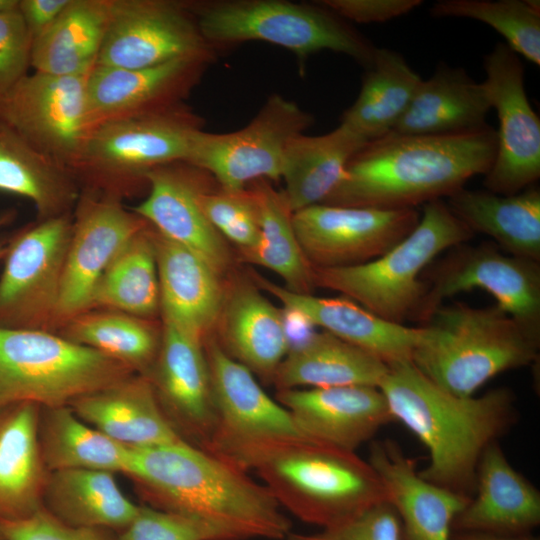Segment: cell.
Instances as JSON below:
<instances>
[{"instance_id":"cell-1","label":"cell","mask_w":540,"mask_h":540,"mask_svg":"<svg viewBox=\"0 0 540 540\" xmlns=\"http://www.w3.org/2000/svg\"><path fill=\"white\" fill-rule=\"evenodd\" d=\"M391 416L427 448L426 481L472 497L485 449L519 419L517 398L506 387L481 396L454 395L427 378L412 362L389 366L379 386Z\"/></svg>"},{"instance_id":"cell-2","label":"cell","mask_w":540,"mask_h":540,"mask_svg":"<svg viewBox=\"0 0 540 540\" xmlns=\"http://www.w3.org/2000/svg\"><path fill=\"white\" fill-rule=\"evenodd\" d=\"M496 152L489 125L461 134L390 132L369 140L351 157L344 178L323 204L383 210L415 209L449 197L485 175Z\"/></svg>"},{"instance_id":"cell-3","label":"cell","mask_w":540,"mask_h":540,"mask_svg":"<svg viewBox=\"0 0 540 540\" xmlns=\"http://www.w3.org/2000/svg\"><path fill=\"white\" fill-rule=\"evenodd\" d=\"M125 475L153 508L225 526L245 540H282L290 533L264 485L187 441L130 448Z\"/></svg>"},{"instance_id":"cell-4","label":"cell","mask_w":540,"mask_h":540,"mask_svg":"<svg viewBox=\"0 0 540 540\" xmlns=\"http://www.w3.org/2000/svg\"><path fill=\"white\" fill-rule=\"evenodd\" d=\"M413 365L442 389L462 397L498 374L534 364L540 339L497 304L440 305L421 325Z\"/></svg>"},{"instance_id":"cell-5","label":"cell","mask_w":540,"mask_h":540,"mask_svg":"<svg viewBox=\"0 0 540 540\" xmlns=\"http://www.w3.org/2000/svg\"><path fill=\"white\" fill-rule=\"evenodd\" d=\"M253 470L281 508L321 529L344 524L389 501L382 479L369 462L355 452L310 440L274 449Z\"/></svg>"},{"instance_id":"cell-6","label":"cell","mask_w":540,"mask_h":540,"mask_svg":"<svg viewBox=\"0 0 540 540\" xmlns=\"http://www.w3.org/2000/svg\"><path fill=\"white\" fill-rule=\"evenodd\" d=\"M474 233L437 199L423 205L417 226L382 256L354 266L313 268L314 286L341 293L378 317L404 324L416 321L427 285L424 270L440 253Z\"/></svg>"},{"instance_id":"cell-7","label":"cell","mask_w":540,"mask_h":540,"mask_svg":"<svg viewBox=\"0 0 540 540\" xmlns=\"http://www.w3.org/2000/svg\"><path fill=\"white\" fill-rule=\"evenodd\" d=\"M187 5L203 37L216 50L264 41L295 54L301 70L310 55L322 50L345 54L368 67L377 48L317 1L213 0Z\"/></svg>"},{"instance_id":"cell-8","label":"cell","mask_w":540,"mask_h":540,"mask_svg":"<svg viewBox=\"0 0 540 540\" xmlns=\"http://www.w3.org/2000/svg\"><path fill=\"white\" fill-rule=\"evenodd\" d=\"M132 374L58 332L0 327V410L24 402L69 406Z\"/></svg>"},{"instance_id":"cell-9","label":"cell","mask_w":540,"mask_h":540,"mask_svg":"<svg viewBox=\"0 0 540 540\" xmlns=\"http://www.w3.org/2000/svg\"><path fill=\"white\" fill-rule=\"evenodd\" d=\"M202 120L185 103L91 128L71 170L85 188L122 198L153 169L185 162Z\"/></svg>"},{"instance_id":"cell-10","label":"cell","mask_w":540,"mask_h":540,"mask_svg":"<svg viewBox=\"0 0 540 540\" xmlns=\"http://www.w3.org/2000/svg\"><path fill=\"white\" fill-rule=\"evenodd\" d=\"M204 350L216 422L202 449L247 472L274 449L308 440L290 412L273 400L253 373L230 357L217 340L208 337Z\"/></svg>"},{"instance_id":"cell-11","label":"cell","mask_w":540,"mask_h":540,"mask_svg":"<svg viewBox=\"0 0 540 540\" xmlns=\"http://www.w3.org/2000/svg\"><path fill=\"white\" fill-rule=\"evenodd\" d=\"M313 124V116L292 100L271 95L242 129L198 130L185 162L209 173L219 187L240 191L257 180L282 179L289 142Z\"/></svg>"},{"instance_id":"cell-12","label":"cell","mask_w":540,"mask_h":540,"mask_svg":"<svg viewBox=\"0 0 540 540\" xmlns=\"http://www.w3.org/2000/svg\"><path fill=\"white\" fill-rule=\"evenodd\" d=\"M71 213L18 231L7 243L0 276V327L55 332Z\"/></svg>"},{"instance_id":"cell-13","label":"cell","mask_w":540,"mask_h":540,"mask_svg":"<svg viewBox=\"0 0 540 540\" xmlns=\"http://www.w3.org/2000/svg\"><path fill=\"white\" fill-rule=\"evenodd\" d=\"M426 293L416 321L423 324L446 298L476 288L530 335L540 339V262L503 253L495 244L463 243L429 271Z\"/></svg>"},{"instance_id":"cell-14","label":"cell","mask_w":540,"mask_h":540,"mask_svg":"<svg viewBox=\"0 0 540 540\" xmlns=\"http://www.w3.org/2000/svg\"><path fill=\"white\" fill-rule=\"evenodd\" d=\"M187 3L110 0L109 19L95 65L142 69L178 59L214 61Z\"/></svg>"},{"instance_id":"cell-15","label":"cell","mask_w":540,"mask_h":540,"mask_svg":"<svg viewBox=\"0 0 540 540\" xmlns=\"http://www.w3.org/2000/svg\"><path fill=\"white\" fill-rule=\"evenodd\" d=\"M90 70L73 75L27 74L0 96V123L71 170L89 132Z\"/></svg>"},{"instance_id":"cell-16","label":"cell","mask_w":540,"mask_h":540,"mask_svg":"<svg viewBox=\"0 0 540 540\" xmlns=\"http://www.w3.org/2000/svg\"><path fill=\"white\" fill-rule=\"evenodd\" d=\"M486 88L497 112L496 152L484 175L485 190L512 195L540 177V120L524 87L522 61L505 43L498 42L484 59Z\"/></svg>"},{"instance_id":"cell-17","label":"cell","mask_w":540,"mask_h":540,"mask_svg":"<svg viewBox=\"0 0 540 540\" xmlns=\"http://www.w3.org/2000/svg\"><path fill=\"white\" fill-rule=\"evenodd\" d=\"M419 219L416 209L383 210L323 203L292 214L297 240L313 268L372 261L411 233Z\"/></svg>"},{"instance_id":"cell-18","label":"cell","mask_w":540,"mask_h":540,"mask_svg":"<svg viewBox=\"0 0 540 540\" xmlns=\"http://www.w3.org/2000/svg\"><path fill=\"white\" fill-rule=\"evenodd\" d=\"M117 195L81 189L74 207L72 234L66 254L55 332L89 309L101 276L123 246L147 222L124 207Z\"/></svg>"},{"instance_id":"cell-19","label":"cell","mask_w":540,"mask_h":540,"mask_svg":"<svg viewBox=\"0 0 540 540\" xmlns=\"http://www.w3.org/2000/svg\"><path fill=\"white\" fill-rule=\"evenodd\" d=\"M160 349L148 377L164 415L188 443L203 448L216 415L204 343L162 322Z\"/></svg>"},{"instance_id":"cell-20","label":"cell","mask_w":540,"mask_h":540,"mask_svg":"<svg viewBox=\"0 0 540 540\" xmlns=\"http://www.w3.org/2000/svg\"><path fill=\"white\" fill-rule=\"evenodd\" d=\"M214 179L187 162H173L150 171L147 197L131 210L160 235L205 259L220 274L231 261L225 239L206 218L199 194Z\"/></svg>"},{"instance_id":"cell-21","label":"cell","mask_w":540,"mask_h":540,"mask_svg":"<svg viewBox=\"0 0 540 540\" xmlns=\"http://www.w3.org/2000/svg\"><path fill=\"white\" fill-rule=\"evenodd\" d=\"M210 63L178 59L142 69L94 65L86 88L88 129L183 104Z\"/></svg>"},{"instance_id":"cell-22","label":"cell","mask_w":540,"mask_h":540,"mask_svg":"<svg viewBox=\"0 0 540 540\" xmlns=\"http://www.w3.org/2000/svg\"><path fill=\"white\" fill-rule=\"evenodd\" d=\"M277 401L308 440L355 452L394 421L379 388L338 386L278 390Z\"/></svg>"},{"instance_id":"cell-23","label":"cell","mask_w":540,"mask_h":540,"mask_svg":"<svg viewBox=\"0 0 540 540\" xmlns=\"http://www.w3.org/2000/svg\"><path fill=\"white\" fill-rule=\"evenodd\" d=\"M400 519L402 540H452L453 522L471 497L437 486L393 440L373 441L368 461Z\"/></svg>"},{"instance_id":"cell-24","label":"cell","mask_w":540,"mask_h":540,"mask_svg":"<svg viewBox=\"0 0 540 540\" xmlns=\"http://www.w3.org/2000/svg\"><path fill=\"white\" fill-rule=\"evenodd\" d=\"M257 287L279 300L282 306L303 313L324 331L346 341L391 366L411 362L421 336V327H409L384 320L346 297H318L299 294L260 275Z\"/></svg>"},{"instance_id":"cell-25","label":"cell","mask_w":540,"mask_h":540,"mask_svg":"<svg viewBox=\"0 0 540 540\" xmlns=\"http://www.w3.org/2000/svg\"><path fill=\"white\" fill-rule=\"evenodd\" d=\"M153 238L162 322L204 343L219 320L224 302L221 274L201 256L166 239L154 228Z\"/></svg>"},{"instance_id":"cell-26","label":"cell","mask_w":540,"mask_h":540,"mask_svg":"<svg viewBox=\"0 0 540 540\" xmlns=\"http://www.w3.org/2000/svg\"><path fill=\"white\" fill-rule=\"evenodd\" d=\"M540 524V492L508 461L498 441L483 452L474 495L453 522L455 531L530 534Z\"/></svg>"},{"instance_id":"cell-27","label":"cell","mask_w":540,"mask_h":540,"mask_svg":"<svg viewBox=\"0 0 540 540\" xmlns=\"http://www.w3.org/2000/svg\"><path fill=\"white\" fill-rule=\"evenodd\" d=\"M69 406L84 422L130 448L184 440L164 415L149 378L143 375L132 374Z\"/></svg>"},{"instance_id":"cell-28","label":"cell","mask_w":540,"mask_h":540,"mask_svg":"<svg viewBox=\"0 0 540 540\" xmlns=\"http://www.w3.org/2000/svg\"><path fill=\"white\" fill-rule=\"evenodd\" d=\"M40 412L30 402L0 410V521L23 519L43 507L49 471L39 443Z\"/></svg>"},{"instance_id":"cell-29","label":"cell","mask_w":540,"mask_h":540,"mask_svg":"<svg viewBox=\"0 0 540 540\" xmlns=\"http://www.w3.org/2000/svg\"><path fill=\"white\" fill-rule=\"evenodd\" d=\"M491 104L482 83L463 68L441 64L422 80L393 132L411 135H453L486 127Z\"/></svg>"},{"instance_id":"cell-30","label":"cell","mask_w":540,"mask_h":540,"mask_svg":"<svg viewBox=\"0 0 540 540\" xmlns=\"http://www.w3.org/2000/svg\"><path fill=\"white\" fill-rule=\"evenodd\" d=\"M452 213L474 234L482 233L512 256L540 262V190L512 195L461 188L447 197Z\"/></svg>"},{"instance_id":"cell-31","label":"cell","mask_w":540,"mask_h":540,"mask_svg":"<svg viewBox=\"0 0 540 540\" xmlns=\"http://www.w3.org/2000/svg\"><path fill=\"white\" fill-rule=\"evenodd\" d=\"M219 320L225 352L272 381L288 352L281 309L253 285H239L224 297Z\"/></svg>"},{"instance_id":"cell-32","label":"cell","mask_w":540,"mask_h":540,"mask_svg":"<svg viewBox=\"0 0 540 540\" xmlns=\"http://www.w3.org/2000/svg\"><path fill=\"white\" fill-rule=\"evenodd\" d=\"M43 508L69 526L120 532L136 517L140 506L123 494L115 473L63 469L48 473Z\"/></svg>"},{"instance_id":"cell-33","label":"cell","mask_w":540,"mask_h":540,"mask_svg":"<svg viewBox=\"0 0 540 540\" xmlns=\"http://www.w3.org/2000/svg\"><path fill=\"white\" fill-rule=\"evenodd\" d=\"M389 366L374 355L323 331L287 353L272 382L278 390L299 387L379 388Z\"/></svg>"},{"instance_id":"cell-34","label":"cell","mask_w":540,"mask_h":540,"mask_svg":"<svg viewBox=\"0 0 540 540\" xmlns=\"http://www.w3.org/2000/svg\"><path fill=\"white\" fill-rule=\"evenodd\" d=\"M367 141L340 124L319 136L300 134L285 152L283 192L292 213L320 204L344 178L351 157Z\"/></svg>"},{"instance_id":"cell-35","label":"cell","mask_w":540,"mask_h":540,"mask_svg":"<svg viewBox=\"0 0 540 540\" xmlns=\"http://www.w3.org/2000/svg\"><path fill=\"white\" fill-rule=\"evenodd\" d=\"M0 191L29 199L46 219L71 213L81 189L67 166L0 123Z\"/></svg>"},{"instance_id":"cell-36","label":"cell","mask_w":540,"mask_h":540,"mask_svg":"<svg viewBox=\"0 0 540 540\" xmlns=\"http://www.w3.org/2000/svg\"><path fill=\"white\" fill-rule=\"evenodd\" d=\"M421 81L402 54L377 47L371 64L366 67L358 97L343 112L340 124L366 141L392 132Z\"/></svg>"},{"instance_id":"cell-37","label":"cell","mask_w":540,"mask_h":540,"mask_svg":"<svg viewBox=\"0 0 540 540\" xmlns=\"http://www.w3.org/2000/svg\"><path fill=\"white\" fill-rule=\"evenodd\" d=\"M109 11L110 0H70L55 22L33 39L31 66L52 75L89 71L104 39Z\"/></svg>"},{"instance_id":"cell-38","label":"cell","mask_w":540,"mask_h":540,"mask_svg":"<svg viewBox=\"0 0 540 540\" xmlns=\"http://www.w3.org/2000/svg\"><path fill=\"white\" fill-rule=\"evenodd\" d=\"M56 332L148 376L158 355L162 324L125 312L90 309L66 321Z\"/></svg>"},{"instance_id":"cell-39","label":"cell","mask_w":540,"mask_h":540,"mask_svg":"<svg viewBox=\"0 0 540 540\" xmlns=\"http://www.w3.org/2000/svg\"><path fill=\"white\" fill-rule=\"evenodd\" d=\"M38 432L49 472L92 469L126 474L130 447L84 422L68 405L41 407Z\"/></svg>"},{"instance_id":"cell-40","label":"cell","mask_w":540,"mask_h":540,"mask_svg":"<svg viewBox=\"0 0 540 540\" xmlns=\"http://www.w3.org/2000/svg\"><path fill=\"white\" fill-rule=\"evenodd\" d=\"M247 188L257 207L260 234L253 248L241 252L243 258L276 273L286 289L312 294L313 267L299 245L292 224L293 213L283 192L263 179L250 183Z\"/></svg>"},{"instance_id":"cell-41","label":"cell","mask_w":540,"mask_h":540,"mask_svg":"<svg viewBox=\"0 0 540 540\" xmlns=\"http://www.w3.org/2000/svg\"><path fill=\"white\" fill-rule=\"evenodd\" d=\"M90 309L117 310L156 320L160 290L150 224L139 230L109 264L92 294Z\"/></svg>"},{"instance_id":"cell-42","label":"cell","mask_w":540,"mask_h":540,"mask_svg":"<svg viewBox=\"0 0 540 540\" xmlns=\"http://www.w3.org/2000/svg\"><path fill=\"white\" fill-rule=\"evenodd\" d=\"M434 17L481 21L505 38L517 55L540 65V4L537 0H441L430 9Z\"/></svg>"},{"instance_id":"cell-43","label":"cell","mask_w":540,"mask_h":540,"mask_svg":"<svg viewBox=\"0 0 540 540\" xmlns=\"http://www.w3.org/2000/svg\"><path fill=\"white\" fill-rule=\"evenodd\" d=\"M199 204L215 230L238 246L240 252L257 244L258 212L247 187L240 191L207 188L199 194Z\"/></svg>"},{"instance_id":"cell-44","label":"cell","mask_w":540,"mask_h":540,"mask_svg":"<svg viewBox=\"0 0 540 540\" xmlns=\"http://www.w3.org/2000/svg\"><path fill=\"white\" fill-rule=\"evenodd\" d=\"M118 540H245L238 532L196 517L141 505Z\"/></svg>"},{"instance_id":"cell-45","label":"cell","mask_w":540,"mask_h":540,"mask_svg":"<svg viewBox=\"0 0 540 540\" xmlns=\"http://www.w3.org/2000/svg\"><path fill=\"white\" fill-rule=\"evenodd\" d=\"M287 540H402L397 511L389 502L379 503L354 519L315 533H289Z\"/></svg>"},{"instance_id":"cell-46","label":"cell","mask_w":540,"mask_h":540,"mask_svg":"<svg viewBox=\"0 0 540 540\" xmlns=\"http://www.w3.org/2000/svg\"><path fill=\"white\" fill-rule=\"evenodd\" d=\"M32 43L18 6L0 13V96L28 74Z\"/></svg>"},{"instance_id":"cell-47","label":"cell","mask_w":540,"mask_h":540,"mask_svg":"<svg viewBox=\"0 0 540 540\" xmlns=\"http://www.w3.org/2000/svg\"><path fill=\"white\" fill-rule=\"evenodd\" d=\"M5 540H118L115 531L99 527H73L43 507L29 517L0 521Z\"/></svg>"},{"instance_id":"cell-48","label":"cell","mask_w":540,"mask_h":540,"mask_svg":"<svg viewBox=\"0 0 540 540\" xmlns=\"http://www.w3.org/2000/svg\"><path fill=\"white\" fill-rule=\"evenodd\" d=\"M322 6L346 21L383 23L405 15L422 4L421 0H320Z\"/></svg>"},{"instance_id":"cell-49","label":"cell","mask_w":540,"mask_h":540,"mask_svg":"<svg viewBox=\"0 0 540 540\" xmlns=\"http://www.w3.org/2000/svg\"><path fill=\"white\" fill-rule=\"evenodd\" d=\"M70 0H19L18 9L32 38L47 30Z\"/></svg>"},{"instance_id":"cell-50","label":"cell","mask_w":540,"mask_h":540,"mask_svg":"<svg viewBox=\"0 0 540 540\" xmlns=\"http://www.w3.org/2000/svg\"><path fill=\"white\" fill-rule=\"evenodd\" d=\"M281 316L284 335L287 343L288 352L294 351L307 343L316 333L315 326L300 311L282 306Z\"/></svg>"},{"instance_id":"cell-51","label":"cell","mask_w":540,"mask_h":540,"mask_svg":"<svg viewBox=\"0 0 540 540\" xmlns=\"http://www.w3.org/2000/svg\"><path fill=\"white\" fill-rule=\"evenodd\" d=\"M452 540H539V538L533 536L531 533L505 535L475 531H455L452 534Z\"/></svg>"},{"instance_id":"cell-52","label":"cell","mask_w":540,"mask_h":540,"mask_svg":"<svg viewBox=\"0 0 540 540\" xmlns=\"http://www.w3.org/2000/svg\"><path fill=\"white\" fill-rule=\"evenodd\" d=\"M18 2L19 0H0V13L16 8Z\"/></svg>"},{"instance_id":"cell-53","label":"cell","mask_w":540,"mask_h":540,"mask_svg":"<svg viewBox=\"0 0 540 540\" xmlns=\"http://www.w3.org/2000/svg\"><path fill=\"white\" fill-rule=\"evenodd\" d=\"M5 219H1L0 220V223H2ZM6 251H7V243L6 242H0V260L1 259H4L5 257V254H6Z\"/></svg>"},{"instance_id":"cell-54","label":"cell","mask_w":540,"mask_h":540,"mask_svg":"<svg viewBox=\"0 0 540 540\" xmlns=\"http://www.w3.org/2000/svg\"><path fill=\"white\" fill-rule=\"evenodd\" d=\"M0 540H5L0 530Z\"/></svg>"}]
</instances>
